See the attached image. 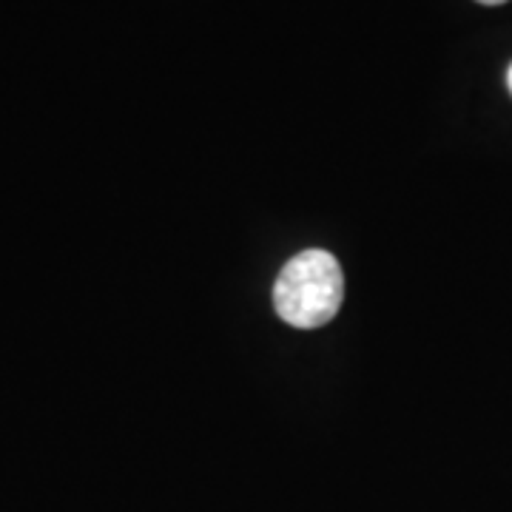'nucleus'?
<instances>
[{"label":"nucleus","mask_w":512,"mask_h":512,"mask_svg":"<svg viewBox=\"0 0 512 512\" xmlns=\"http://www.w3.org/2000/svg\"><path fill=\"white\" fill-rule=\"evenodd\" d=\"M345 299L339 259L322 248H308L285 262L274 285V308L285 325L299 330L333 322Z\"/></svg>","instance_id":"nucleus-1"},{"label":"nucleus","mask_w":512,"mask_h":512,"mask_svg":"<svg viewBox=\"0 0 512 512\" xmlns=\"http://www.w3.org/2000/svg\"><path fill=\"white\" fill-rule=\"evenodd\" d=\"M478 3H484V6H501V3H507V0H478Z\"/></svg>","instance_id":"nucleus-2"},{"label":"nucleus","mask_w":512,"mask_h":512,"mask_svg":"<svg viewBox=\"0 0 512 512\" xmlns=\"http://www.w3.org/2000/svg\"><path fill=\"white\" fill-rule=\"evenodd\" d=\"M507 86H510V92H512V63H510V69H507Z\"/></svg>","instance_id":"nucleus-3"}]
</instances>
